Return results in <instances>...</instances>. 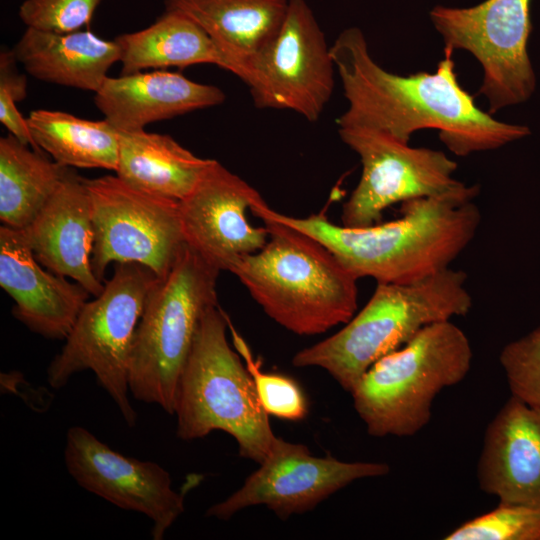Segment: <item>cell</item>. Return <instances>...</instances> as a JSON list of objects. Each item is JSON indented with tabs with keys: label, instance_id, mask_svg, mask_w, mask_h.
Wrapping results in <instances>:
<instances>
[{
	"label": "cell",
	"instance_id": "obj_15",
	"mask_svg": "<svg viewBox=\"0 0 540 540\" xmlns=\"http://www.w3.org/2000/svg\"><path fill=\"white\" fill-rule=\"evenodd\" d=\"M261 200L257 190L213 160L179 201L185 244L220 272L229 271L237 259L259 251L268 240L266 227L247 219Z\"/></svg>",
	"mask_w": 540,
	"mask_h": 540
},
{
	"label": "cell",
	"instance_id": "obj_29",
	"mask_svg": "<svg viewBox=\"0 0 540 540\" xmlns=\"http://www.w3.org/2000/svg\"><path fill=\"white\" fill-rule=\"evenodd\" d=\"M104 0H24L18 15L29 28L69 33L89 25Z\"/></svg>",
	"mask_w": 540,
	"mask_h": 540
},
{
	"label": "cell",
	"instance_id": "obj_17",
	"mask_svg": "<svg viewBox=\"0 0 540 540\" xmlns=\"http://www.w3.org/2000/svg\"><path fill=\"white\" fill-rule=\"evenodd\" d=\"M477 480L499 502L540 507V408L505 402L486 427Z\"/></svg>",
	"mask_w": 540,
	"mask_h": 540
},
{
	"label": "cell",
	"instance_id": "obj_6",
	"mask_svg": "<svg viewBox=\"0 0 540 540\" xmlns=\"http://www.w3.org/2000/svg\"><path fill=\"white\" fill-rule=\"evenodd\" d=\"M473 351L451 320L430 324L375 362L351 391L353 406L374 437H409L430 421L436 396L470 371Z\"/></svg>",
	"mask_w": 540,
	"mask_h": 540
},
{
	"label": "cell",
	"instance_id": "obj_9",
	"mask_svg": "<svg viewBox=\"0 0 540 540\" xmlns=\"http://www.w3.org/2000/svg\"><path fill=\"white\" fill-rule=\"evenodd\" d=\"M92 213V270L103 282L111 263H138L159 278L185 245L179 201L135 188L115 175L84 178Z\"/></svg>",
	"mask_w": 540,
	"mask_h": 540
},
{
	"label": "cell",
	"instance_id": "obj_24",
	"mask_svg": "<svg viewBox=\"0 0 540 540\" xmlns=\"http://www.w3.org/2000/svg\"><path fill=\"white\" fill-rule=\"evenodd\" d=\"M70 167L51 161L9 134L0 138V220L14 229L28 227Z\"/></svg>",
	"mask_w": 540,
	"mask_h": 540
},
{
	"label": "cell",
	"instance_id": "obj_2",
	"mask_svg": "<svg viewBox=\"0 0 540 540\" xmlns=\"http://www.w3.org/2000/svg\"><path fill=\"white\" fill-rule=\"evenodd\" d=\"M478 185L461 184L446 193L402 203L401 217L366 227L332 223L325 214L298 218L279 213L263 200L251 208L327 247L357 278L377 283H412L450 267L474 239L481 212Z\"/></svg>",
	"mask_w": 540,
	"mask_h": 540
},
{
	"label": "cell",
	"instance_id": "obj_13",
	"mask_svg": "<svg viewBox=\"0 0 540 540\" xmlns=\"http://www.w3.org/2000/svg\"><path fill=\"white\" fill-rule=\"evenodd\" d=\"M390 472L382 462H345L331 455H313L306 445L277 437L270 452L243 485L206 511L227 521L236 513L263 505L279 519L313 510L332 494L356 480Z\"/></svg>",
	"mask_w": 540,
	"mask_h": 540
},
{
	"label": "cell",
	"instance_id": "obj_25",
	"mask_svg": "<svg viewBox=\"0 0 540 540\" xmlns=\"http://www.w3.org/2000/svg\"><path fill=\"white\" fill-rule=\"evenodd\" d=\"M27 122L36 146L58 164L116 171L120 131L105 118L94 121L63 111L36 109Z\"/></svg>",
	"mask_w": 540,
	"mask_h": 540
},
{
	"label": "cell",
	"instance_id": "obj_7",
	"mask_svg": "<svg viewBox=\"0 0 540 540\" xmlns=\"http://www.w3.org/2000/svg\"><path fill=\"white\" fill-rule=\"evenodd\" d=\"M219 273L185 244L152 285L132 347L129 387L135 400L174 414L178 380L200 323L218 305Z\"/></svg>",
	"mask_w": 540,
	"mask_h": 540
},
{
	"label": "cell",
	"instance_id": "obj_10",
	"mask_svg": "<svg viewBox=\"0 0 540 540\" xmlns=\"http://www.w3.org/2000/svg\"><path fill=\"white\" fill-rule=\"evenodd\" d=\"M531 0H485L467 8L437 5L430 19L445 48L472 54L483 69L479 94L489 113L527 101L536 87L528 54Z\"/></svg>",
	"mask_w": 540,
	"mask_h": 540
},
{
	"label": "cell",
	"instance_id": "obj_23",
	"mask_svg": "<svg viewBox=\"0 0 540 540\" xmlns=\"http://www.w3.org/2000/svg\"><path fill=\"white\" fill-rule=\"evenodd\" d=\"M120 47L121 74L146 69L166 70L196 64L227 63L207 33L186 15L165 9L150 26L115 37Z\"/></svg>",
	"mask_w": 540,
	"mask_h": 540
},
{
	"label": "cell",
	"instance_id": "obj_19",
	"mask_svg": "<svg viewBox=\"0 0 540 540\" xmlns=\"http://www.w3.org/2000/svg\"><path fill=\"white\" fill-rule=\"evenodd\" d=\"M217 86L186 78L179 72L153 70L107 77L95 92L94 103L119 131L146 125L223 103Z\"/></svg>",
	"mask_w": 540,
	"mask_h": 540
},
{
	"label": "cell",
	"instance_id": "obj_28",
	"mask_svg": "<svg viewBox=\"0 0 540 540\" xmlns=\"http://www.w3.org/2000/svg\"><path fill=\"white\" fill-rule=\"evenodd\" d=\"M499 362L511 396L540 408V326L506 344L500 352Z\"/></svg>",
	"mask_w": 540,
	"mask_h": 540
},
{
	"label": "cell",
	"instance_id": "obj_27",
	"mask_svg": "<svg viewBox=\"0 0 540 540\" xmlns=\"http://www.w3.org/2000/svg\"><path fill=\"white\" fill-rule=\"evenodd\" d=\"M445 540H540V507L504 503L472 518Z\"/></svg>",
	"mask_w": 540,
	"mask_h": 540
},
{
	"label": "cell",
	"instance_id": "obj_20",
	"mask_svg": "<svg viewBox=\"0 0 540 540\" xmlns=\"http://www.w3.org/2000/svg\"><path fill=\"white\" fill-rule=\"evenodd\" d=\"M13 52L32 77L96 92L110 67L120 62V47L90 31L56 33L27 27Z\"/></svg>",
	"mask_w": 540,
	"mask_h": 540
},
{
	"label": "cell",
	"instance_id": "obj_1",
	"mask_svg": "<svg viewBox=\"0 0 540 540\" xmlns=\"http://www.w3.org/2000/svg\"><path fill=\"white\" fill-rule=\"evenodd\" d=\"M330 51L348 102L337 119L339 127L374 129L404 143L414 132L431 128L461 157L496 150L530 134L527 126L499 121L475 104L458 81L450 49L444 48L434 73L407 76L378 65L357 27L343 30Z\"/></svg>",
	"mask_w": 540,
	"mask_h": 540
},
{
	"label": "cell",
	"instance_id": "obj_11",
	"mask_svg": "<svg viewBox=\"0 0 540 540\" xmlns=\"http://www.w3.org/2000/svg\"><path fill=\"white\" fill-rule=\"evenodd\" d=\"M335 73L312 9L305 0H289L279 31L245 65L240 79L257 108L290 110L315 122L332 96Z\"/></svg>",
	"mask_w": 540,
	"mask_h": 540
},
{
	"label": "cell",
	"instance_id": "obj_16",
	"mask_svg": "<svg viewBox=\"0 0 540 540\" xmlns=\"http://www.w3.org/2000/svg\"><path fill=\"white\" fill-rule=\"evenodd\" d=\"M0 286L15 303L14 318L48 339L67 337L91 295L41 265L24 230L5 225L0 227Z\"/></svg>",
	"mask_w": 540,
	"mask_h": 540
},
{
	"label": "cell",
	"instance_id": "obj_8",
	"mask_svg": "<svg viewBox=\"0 0 540 540\" xmlns=\"http://www.w3.org/2000/svg\"><path fill=\"white\" fill-rule=\"evenodd\" d=\"M158 276L138 263H117L102 292L87 301L60 352L47 368L48 384L66 386L90 370L130 427L137 413L130 402L129 374L134 335L146 297Z\"/></svg>",
	"mask_w": 540,
	"mask_h": 540
},
{
	"label": "cell",
	"instance_id": "obj_22",
	"mask_svg": "<svg viewBox=\"0 0 540 540\" xmlns=\"http://www.w3.org/2000/svg\"><path fill=\"white\" fill-rule=\"evenodd\" d=\"M214 159L200 158L166 134L120 131L116 175L148 193L180 201Z\"/></svg>",
	"mask_w": 540,
	"mask_h": 540
},
{
	"label": "cell",
	"instance_id": "obj_30",
	"mask_svg": "<svg viewBox=\"0 0 540 540\" xmlns=\"http://www.w3.org/2000/svg\"><path fill=\"white\" fill-rule=\"evenodd\" d=\"M17 58L13 50L0 53V90L15 102L23 101L27 95V78L17 70Z\"/></svg>",
	"mask_w": 540,
	"mask_h": 540
},
{
	"label": "cell",
	"instance_id": "obj_26",
	"mask_svg": "<svg viewBox=\"0 0 540 540\" xmlns=\"http://www.w3.org/2000/svg\"><path fill=\"white\" fill-rule=\"evenodd\" d=\"M228 328L234 348L244 360L265 412L269 416L289 421L305 418L308 406L299 384L290 377L264 372L261 368V361L254 358L249 345L234 328L230 319Z\"/></svg>",
	"mask_w": 540,
	"mask_h": 540
},
{
	"label": "cell",
	"instance_id": "obj_18",
	"mask_svg": "<svg viewBox=\"0 0 540 540\" xmlns=\"http://www.w3.org/2000/svg\"><path fill=\"white\" fill-rule=\"evenodd\" d=\"M35 258L51 272L68 277L98 296L104 284L91 266L94 242L90 197L72 168L31 224L23 229Z\"/></svg>",
	"mask_w": 540,
	"mask_h": 540
},
{
	"label": "cell",
	"instance_id": "obj_14",
	"mask_svg": "<svg viewBox=\"0 0 540 540\" xmlns=\"http://www.w3.org/2000/svg\"><path fill=\"white\" fill-rule=\"evenodd\" d=\"M64 462L70 476L86 491L149 518L154 540L163 539L184 512V494L173 489L166 469L113 450L82 426L68 429Z\"/></svg>",
	"mask_w": 540,
	"mask_h": 540
},
{
	"label": "cell",
	"instance_id": "obj_21",
	"mask_svg": "<svg viewBox=\"0 0 540 540\" xmlns=\"http://www.w3.org/2000/svg\"><path fill=\"white\" fill-rule=\"evenodd\" d=\"M289 0H165L211 38L227 70L240 78L245 65L279 31Z\"/></svg>",
	"mask_w": 540,
	"mask_h": 540
},
{
	"label": "cell",
	"instance_id": "obj_12",
	"mask_svg": "<svg viewBox=\"0 0 540 540\" xmlns=\"http://www.w3.org/2000/svg\"><path fill=\"white\" fill-rule=\"evenodd\" d=\"M338 133L362 164L360 180L342 206L344 226L377 224L395 203L440 195L464 183L453 177L457 163L443 151L412 147L364 127H339Z\"/></svg>",
	"mask_w": 540,
	"mask_h": 540
},
{
	"label": "cell",
	"instance_id": "obj_5",
	"mask_svg": "<svg viewBox=\"0 0 540 540\" xmlns=\"http://www.w3.org/2000/svg\"><path fill=\"white\" fill-rule=\"evenodd\" d=\"M228 321L216 305L200 323L177 384L176 435L192 441L213 431L225 432L237 443L241 457L260 464L277 436L242 357L229 345Z\"/></svg>",
	"mask_w": 540,
	"mask_h": 540
},
{
	"label": "cell",
	"instance_id": "obj_4",
	"mask_svg": "<svg viewBox=\"0 0 540 540\" xmlns=\"http://www.w3.org/2000/svg\"><path fill=\"white\" fill-rule=\"evenodd\" d=\"M467 274L447 268L412 283H377L366 305L338 332L298 351L292 364L318 367L351 393L379 359L424 327L467 315L473 304Z\"/></svg>",
	"mask_w": 540,
	"mask_h": 540
},
{
	"label": "cell",
	"instance_id": "obj_3",
	"mask_svg": "<svg viewBox=\"0 0 540 540\" xmlns=\"http://www.w3.org/2000/svg\"><path fill=\"white\" fill-rule=\"evenodd\" d=\"M268 240L237 259L234 274L263 311L302 336L347 323L357 310V278L320 241L266 216Z\"/></svg>",
	"mask_w": 540,
	"mask_h": 540
}]
</instances>
